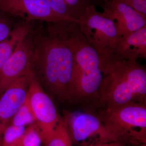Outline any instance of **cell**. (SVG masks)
<instances>
[{
  "instance_id": "1",
  "label": "cell",
  "mask_w": 146,
  "mask_h": 146,
  "mask_svg": "<svg viewBox=\"0 0 146 146\" xmlns=\"http://www.w3.org/2000/svg\"><path fill=\"white\" fill-rule=\"evenodd\" d=\"M69 23H49L32 31V72L47 94L63 103L72 99L74 56L68 41Z\"/></svg>"
},
{
  "instance_id": "2",
  "label": "cell",
  "mask_w": 146,
  "mask_h": 146,
  "mask_svg": "<svg viewBox=\"0 0 146 146\" xmlns=\"http://www.w3.org/2000/svg\"><path fill=\"white\" fill-rule=\"evenodd\" d=\"M103 80L100 109H112L131 102L146 103V70L135 59L100 56Z\"/></svg>"
},
{
  "instance_id": "3",
  "label": "cell",
  "mask_w": 146,
  "mask_h": 146,
  "mask_svg": "<svg viewBox=\"0 0 146 146\" xmlns=\"http://www.w3.org/2000/svg\"><path fill=\"white\" fill-rule=\"evenodd\" d=\"M67 31L74 56L72 102L98 107L103 80L100 56L80 31L78 24L70 23Z\"/></svg>"
},
{
  "instance_id": "4",
  "label": "cell",
  "mask_w": 146,
  "mask_h": 146,
  "mask_svg": "<svg viewBox=\"0 0 146 146\" xmlns=\"http://www.w3.org/2000/svg\"><path fill=\"white\" fill-rule=\"evenodd\" d=\"M108 130L125 144L146 143V103L131 102L96 112Z\"/></svg>"
},
{
  "instance_id": "5",
  "label": "cell",
  "mask_w": 146,
  "mask_h": 146,
  "mask_svg": "<svg viewBox=\"0 0 146 146\" xmlns=\"http://www.w3.org/2000/svg\"><path fill=\"white\" fill-rule=\"evenodd\" d=\"M79 19L80 31L100 56L113 54L121 37L113 21L92 4L87 7Z\"/></svg>"
},
{
  "instance_id": "6",
  "label": "cell",
  "mask_w": 146,
  "mask_h": 146,
  "mask_svg": "<svg viewBox=\"0 0 146 146\" xmlns=\"http://www.w3.org/2000/svg\"><path fill=\"white\" fill-rule=\"evenodd\" d=\"M63 113V120L72 143L84 142L91 138H96L98 144L120 141L106 127L94 111L90 109L73 112L66 110Z\"/></svg>"
},
{
  "instance_id": "7",
  "label": "cell",
  "mask_w": 146,
  "mask_h": 146,
  "mask_svg": "<svg viewBox=\"0 0 146 146\" xmlns=\"http://www.w3.org/2000/svg\"><path fill=\"white\" fill-rule=\"evenodd\" d=\"M0 11L20 17L27 23L35 21L58 24L80 23V19L55 13L45 0H0Z\"/></svg>"
},
{
  "instance_id": "8",
  "label": "cell",
  "mask_w": 146,
  "mask_h": 146,
  "mask_svg": "<svg viewBox=\"0 0 146 146\" xmlns=\"http://www.w3.org/2000/svg\"><path fill=\"white\" fill-rule=\"evenodd\" d=\"M27 97L43 141L52 132L61 117L51 98L34 75L30 84Z\"/></svg>"
},
{
  "instance_id": "9",
  "label": "cell",
  "mask_w": 146,
  "mask_h": 146,
  "mask_svg": "<svg viewBox=\"0 0 146 146\" xmlns=\"http://www.w3.org/2000/svg\"><path fill=\"white\" fill-rule=\"evenodd\" d=\"M32 31L19 44L15 51L0 69V97L13 81L32 72L33 44Z\"/></svg>"
},
{
  "instance_id": "10",
  "label": "cell",
  "mask_w": 146,
  "mask_h": 146,
  "mask_svg": "<svg viewBox=\"0 0 146 146\" xmlns=\"http://www.w3.org/2000/svg\"><path fill=\"white\" fill-rule=\"evenodd\" d=\"M103 15L115 23L121 37L146 26V16L132 7L113 0H101Z\"/></svg>"
},
{
  "instance_id": "11",
  "label": "cell",
  "mask_w": 146,
  "mask_h": 146,
  "mask_svg": "<svg viewBox=\"0 0 146 146\" xmlns=\"http://www.w3.org/2000/svg\"><path fill=\"white\" fill-rule=\"evenodd\" d=\"M33 76L32 72L17 79L0 97V121L5 125L10 123L15 113L27 100Z\"/></svg>"
},
{
  "instance_id": "12",
  "label": "cell",
  "mask_w": 146,
  "mask_h": 146,
  "mask_svg": "<svg viewBox=\"0 0 146 146\" xmlns=\"http://www.w3.org/2000/svg\"><path fill=\"white\" fill-rule=\"evenodd\" d=\"M111 55L117 59H145L146 26L126 36L121 37L113 54Z\"/></svg>"
},
{
  "instance_id": "13",
  "label": "cell",
  "mask_w": 146,
  "mask_h": 146,
  "mask_svg": "<svg viewBox=\"0 0 146 146\" xmlns=\"http://www.w3.org/2000/svg\"><path fill=\"white\" fill-rule=\"evenodd\" d=\"M32 31L28 23L18 24L14 26L9 36L0 42V69Z\"/></svg>"
},
{
  "instance_id": "14",
  "label": "cell",
  "mask_w": 146,
  "mask_h": 146,
  "mask_svg": "<svg viewBox=\"0 0 146 146\" xmlns=\"http://www.w3.org/2000/svg\"><path fill=\"white\" fill-rule=\"evenodd\" d=\"M44 146H72V142L66 124L61 117L50 135L42 141Z\"/></svg>"
},
{
  "instance_id": "15",
  "label": "cell",
  "mask_w": 146,
  "mask_h": 146,
  "mask_svg": "<svg viewBox=\"0 0 146 146\" xmlns=\"http://www.w3.org/2000/svg\"><path fill=\"white\" fill-rule=\"evenodd\" d=\"M35 123L36 119L27 97V100L15 113L9 124L16 126L25 127Z\"/></svg>"
},
{
  "instance_id": "16",
  "label": "cell",
  "mask_w": 146,
  "mask_h": 146,
  "mask_svg": "<svg viewBox=\"0 0 146 146\" xmlns=\"http://www.w3.org/2000/svg\"><path fill=\"white\" fill-rule=\"evenodd\" d=\"M25 127H18L9 124L3 132L2 146H17L25 131Z\"/></svg>"
},
{
  "instance_id": "17",
  "label": "cell",
  "mask_w": 146,
  "mask_h": 146,
  "mask_svg": "<svg viewBox=\"0 0 146 146\" xmlns=\"http://www.w3.org/2000/svg\"><path fill=\"white\" fill-rule=\"evenodd\" d=\"M41 131L36 123L28 126L17 146H41Z\"/></svg>"
},
{
  "instance_id": "18",
  "label": "cell",
  "mask_w": 146,
  "mask_h": 146,
  "mask_svg": "<svg viewBox=\"0 0 146 146\" xmlns=\"http://www.w3.org/2000/svg\"><path fill=\"white\" fill-rule=\"evenodd\" d=\"M74 18L79 19L84 11L91 4L88 3L89 0H64Z\"/></svg>"
},
{
  "instance_id": "19",
  "label": "cell",
  "mask_w": 146,
  "mask_h": 146,
  "mask_svg": "<svg viewBox=\"0 0 146 146\" xmlns=\"http://www.w3.org/2000/svg\"><path fill=\"white\" fill-rule=\"evenodd\" d=\"M52 10L58 15L74 18L64 0H45Z\"/></svg>"
},
{
  "instance_id": "20",
  "label": "cell",
  "mask_w": 146,
  "mask_h": 146,
  "mask_svg": "<svg viewBox=\"0 0 146 146\" xmlns=\"http://www.w3.org/2000/svg\"><path fill=\"white\" fill-rule=\"evenodd\" d=\"M0 11V42L6 39L15 26H13L9 18L1 13Z\"/></svg>"
},
{
  "instance_id": "21",
  "label": "cell",
  "mask_w": 146,
  "mask_h": 146,
  "mask_svg": "<svg viewBox=\"0 0 146 146\" xmlns=\"http://www.w3.org/2000/svg\"><path fill=\"white\" fill-rule=\"evenodd\" d=\"M132 7L146 16V0H113Z\"/></svg>"
},
{
  "instance_id": "22",
  "label": "cell",
  "mask_w": 146,
  "mask_h": 146,
  "mask_svg": "<svg viewBox=\"0 0 146 146\" xmlns=\"http://www.w3.org/2000/svg\"><path fill=\"white\" fill-rule=\"evenodd\" d=\"M93 146H126L125 144L120 141H115L110 143L97 144L93 145Z\"/></svg>"
},
{
  "instance_id": "23",
  "label": "cell",
  "mask_w": 146,
  "mask_h": 146,
  "mask_svg": "<svg viewBox=\"0 0 146 146\" xmlns=\"http://www.w3.org/2000/svg\"><path fill=\"white\" fill-rule=\"evenodd\" d=\"M6 125H5L0 121V146H2V138L3 132Z\"/></svg>"
}]
</instances>
